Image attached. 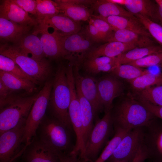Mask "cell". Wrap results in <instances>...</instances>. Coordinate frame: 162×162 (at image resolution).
Masks as SVG:
<instances>
[{"instance_id": "cell-1", "label": "cell", "mask_w": 162, "mask_h": 162, "mask_svg": "<svg viewBox=\"0 0 162 162\" xmlns=\"http://www.w3.org/2000/svg\"><path fill=\"white\" fill-rule=\"evenodd\" d=\"M111 113L114 128L128 131L147 126L156 118L134 98L123 100L112 109Z\"/></svg>"}, {"instance_id": "cell-2", "label": "cell", "mask_w": 162, "mask_h": 162, "mask_svg": "<svg viewBox=\"0 0 162 162\" xmlns=\"http://www.w3.org/2000/svg\"><path fill=\"white\" fill-rule=\"evenodd\" d=\"M66 68L61 64L57 69L52 80L47 108L51 116L62 122L72 131L73 129L68 112L70 92L66 74Z\"/></svg>"}, {"instance_id": "cell-3", "label": "cell", "mask_w": 162, "mask_h": 162, "mask_svg": "<svg viewBox=\"0 0 162 162\" xmlns=\"http://www.w3.org/2000/svg\"><path fill=\"white\" fill-rule=\"evenodd\" d=\"M71 131L61 121L45 115L37 130L35 137L58 153L68 152L74 147L71 144Z\"/></svg>"}, {"instance_id": "cell-4", "label": "cell", "mask_w": 162, "mask_h": 162, "mask_svg": "<svg viewBox=\"0 0 162 162\" xmlns=\"http://www.w3.org/2000/svg\"><path fill=\"white\" fill-rule=\"evenodd\" d=\"M0 49V54L11 59L26 74L40 83L47 81L51 75L52 66L45 58L36 59L8 43L1 44Z\"/></svg>"}, {"instance_id": "cell-5", "label": "cell", "mask_w": 162, "mask_h": 162, "mask_svg": "<svg viewBox=\"0 0 162 162\" xmlns=\"http://www.w3.org/2000/svg\"><path fill=\"white\" fill-rule=\"evenodd\" d=\"M38 95H19L0 108V135L27 119Z\"/></svg>"}, {"instance_id": "cell-6", "label": "cell", "mask_w": 162, "mask_h": 162, "mask_svg": "<svg viewBox=\"0 0 162 162\" xmlns=\"http://www.w3.org/2000/svg\"><path fill=\"white\" fill-rule=\"evenodd\" d=\"M111 111L105 113L101 118L97 119L80 158L82 162H94L108 140L113 126Z\"/></svg>"}, {"instance_id": "cell-7", "label": "cell", "mask_w": 162, "mask_h": 162, "mask_svg": "<svg viewBox=\"0 0 162 162\" xmlns=\"http://www.w3.org/2000/svg\"><path fill=\"white\" fill-rule=\"evenodd\" d=\"M59 35L62 58L69 61L74 66H80L87 54L93 48L94 42L85 29L69 35Z\"/></svg>"}, {"instance_id": "cell-8", "label": "cell", "mask_w": 162, "mask_h": 162, "mask_svg": "<svg viewBox=\"0 0 162 162\" xmlns=\"http://www.w3.org/2000/svg\"><path fill=\"white\" fill-rule=\"evenodd\" d=\"M52 85V80H48L45 82L26 119L25 129L26 146L36 137L37 130L46 115Z\"/></svg>"}, {"instance_id": "cell-9", "label": "cell", "mask_w": 162, "mask_h": 162, "mask_svg": "<svg viewBox=\"0 0 162 162\" xmlns=\"http://www.w3.org/2000/svg\"><path fill=\"white\" fill-rule=\"evenodd\" d=\"M26 119L0 135V162H12L26 146L25 138Z\"/></svg>"}, {"instance_id": "cell-10", "label": "cell", "mask_w": 162, "mask_h": 162, "mask_svg": "<svg viewBox=\"0 0 162 162\" xmlns=\"http://www.w3.org/2000/svg\"><path fill=\"white\" fill-rule=\"evenodd\" d=\"M142 127L129 131L108 160L109 162L126 160L131 162L142 144Z\"/></svg>"}, {"instance_id": "cell-11", "label": "cell", "mask_w": 162, "mask_h": 162, "mask_svg": "<svg viewBox=\"0 0 162 162\" xmlns=\"http://www.w3.org/2000/svg\"><path fill=\"white\" fill-rule=\"evenodd\" d=\"M156 118L142 127V144L148 158L162 161V120L158 121Z\"/></svg>"}, {"instance_id": "cell-12", "label": "cell", "mask_w": 162, "mask_h": 162, "mask_svg": "<svg viewBox=\"0 0 162 162\" xmlns=\"http://www.w3.org/2000/svg\"><path fill=\"white\" fill-rule=\"evenodd\" d=\"M97 86L103 110L105 113L112 110L114 100L122 95L124 86L117 77L112 74L97 80Z\"/></svg>"}, {"instance_id": "cell-13", "label": "cell", "mask_w": 162, "mask_h": 162, "mask_svg": "<svg viewBox=\"0 0 162 162\" xmlns=\"http://www.w3.org/2000/svg\"><path fill=\"white\" fill-rule=\"evenodd\" d=\"M37 22V27L48 29L52 28L61 36L78 33L82 28L80 22L75 21L62 13L46 16Z\"/></svg>"}, {"instance_id": "cell-14", "label": "cell", "mask_w": 162, "mask_h": 162, "mask_svg": "<svg viewBox=\"0 0 162 162\" xmlns=\"http://www.w3.org/2000/svg\"><path fill=\"white\" fill-rule=\"evenodd\" d=\"M80 66H74L73 72L75 83L78 86L83 96L91 104L94 118L98 112L103 110L97 86V80L92 77L83 76L79 73Z\"/></svg>"}, {"instance_id": "cell-15", "label": "cell", "mask_w": 162, "mask_h": 162, "mask_svg": "<svg viewBox=\"0 0 162 162\" xmlns=\"http://www.w3.org/2000/svg\"><path fill=\"white\" fill-rule=\"evenodd\" d=\"M23 162H60L58 153L34 138L22 154Z\"/></svg>"}, {"instance_id": "cell-16", "label": "cell", "mask_w": 162, "mask_h": 162, "mask_svg": "<svg viewBox=\"0 0 162 162\" xmlns=\"http://www.w3.org/2000/svg\"><path fill=\"white\" fill-rule=\"evenodd\" d=\"M0 17L4 18L19 25L34 28L38 25L36 19L19 7L12 0L1 1Z\"/></svg>"}, {"instance_id": "cell-17", "label": "cell", "mask_w": 162, "mask_h": 162, "mask_svg": "<svg viewBox=\"0 0 162 162\" xmlns=\"http://www.w3.org/2000/svg\"><path fill=\"white\" fill-rule=\"evenodd\" d=\"M33 32L38 34H40V38L45 57L51 59L62 58L59 35L56 31L52 33L48 29L34 28Z\"/></svg>"}, {"instance_id": "cell-18", "label": "cell", "mask_w": 162, "mask_h": 162, "mask_svg": "<svg viewBox=\"0 0 162 162\" xmlns=\"http://www.w3.org/2000/svg\"><path fill=\"white\" fill-rule=\"evenodd\" d=\"M122 5L134 15H140L159 23L158 6L155 0H123Z\"/></svg>"}, {"instance_id": "cell-19", "label": "cell", "mask_w": 162, "mask_h": 162, "mask_svg": "<svg viewBox=\"0 0 162 162\" xmlns=\"http://www.w3.org/2000/svg\"><path fill=\"white\" fill-rule=\"evenodd\" d=\"M136 45L118 41H110L93 48L87 54L85 58L93 57L106 56L116 57L121 54L134 48Z\"/></svg>"}, {"instance_id": "cell-20", "label": "cell", "mask_w": 162, "mask_h": 162, "mask_svg": "<svg viewBox=\"0 0 162 162\" xmlns=\"http://www.w3.org/2000/svg\"><path fill=\"white\" fill-rule=\"evenodd\" d=\"M32 27L22 26L0 17L1 40L16 44L25 35L30 32Z\"/></svg>"}, {"instance_id": "cell-21", "label": "cell", "mask_w": 162, "mask_h": 162, "mask_svg": "<svg viewBox=\"0 0 162 162\" xmlns=\"http://www.w3.org/2000/svg\"><path fill=\"white\" fill-rule=\"evenodd\" d=\"M96 15L107 22L114 31L118 29H126L152 38L148 32L136 16L135 17H128L114 16L104 18Z\"/></svg>"}, {"instance_id": "cell-22", "label": "cell", "mask_w": 162, "mask_h": 162, "mask_svg": "<svg viewBox=\"0 0 162 162\" xmlns=\"http://www.w3.org/2000/svg\"><path fill=\"white\" fill-rule=\"evenodd\" d=\"M75 83L80 104L84 150L86 143L94 126L93 120L94 117L91 104L82 95L77 84Z\"/></svg>"}, {"instance_id": "cell-23", "label": "cell", "mask_w": 162, "mask_h": 162, "mask_svg": "<svg viewBox=\"0 0 162 162\" xmlns=\"http://www.w3.org/2000/svg\"><path fill=\"white\" fill-rule=\"evenodd\" d=\"M30 32L22 36L14 45L24 53L28 55L30 54L34 58L41 60L45 57L40 39L33 32Z\"/></svg>"}, {"instance_id": "cell-24", "label": "cell", "mask_w": 162, "mask_h": 162, "mask_svg": "<svg viewBox=\"0 0 162 162\" xmlns=\"http://www.w3.org/2000/svg\"><path fill=\"white\" fill-rule=\"evenodd\" d=\"M82 63L87 72L94 75L100 72L111 73L118 65L116 57L104 56L86 58Z\"/></svg>"}, {"instance_id": "cell-25", "label": "cell", "mask_w": 162, "mask_h": 162, "mask_svg": "<svg viewBox=\"0 0 162 162\" xmlns=\"http://www.w3.org/2000/svg\"><path fill=\"white\" fill-rule=\"evenodd\" d=\"M151 38L131 31L121 29L114 31L108 42L118 41L131 44L140 47L155 45Z\"/></svg>"}, {"instance_id": "cell-26", "label": "cell", "mask_w": 162, "mask_h": 162, "mask_svg": "<svg viewBox=\"0 0 162 162\" xmlns=\"http://www.w3.org/2000/svg\"><path fill=\"white\" fill-rule=\"evenodd\" d=\"M0 81L13 92L23 90L30 94L37 89V85L32 82L1 70Z\"/></svg>"}, {"instance_id": "cell-27", "label": "cell", "mask_w": 162, "mask_h": 162, "mask_svg": "<svg viewBox=\"0 0 162 162\" xmlns=\"http://www.w3.org/2000/svg\"><path fill=\"white\" fill-rule=\"evenodd\" d=\"M91 7L93 10L98 14L97 15L101 17L105 18L114 16L135 17V16L127 9L109 0H95Z\"/></svg>"}, {"instance_id": "cell-28", "label": "cell", "mask_w": 162, "mask_h": 162, "mask_svg": "<svg viewBox=\"0 0 162 162\" xmlns=\"http://www.w3.org/2000/svg\"><path fill=\"white\" fill-rule=\"evenodd\" d=\"M55 1L62 13L75 21H88L91 17L92 14L86 6L71 3L66 0Z\"/></svg>"}, {"instance_id": "cell-29", "label": "cell", "mask_w": 162, "mask_h": 162, "mask_svg": "<svg viewBox=\"0 0 162 162\" xmlns=\"http://www.w3.org/2000/svg\"><path fill=\"white\" fill-rule=\"evenodd\" d=\"M162 52V47L154 45L137 47L123 53L116 57L118 64H128L153 54Z\"/></svg>"}, {"instance_id": "cell-30", "label": "cell", "mask_w": 162, "mask_h": 162, "mask_svg": "<svg viewBox=\"0 0 162 162\" xmlns=\"http://www.w3.org/2000/svg\"><path fill=\"white\" fill-rule=\"evenodd\" d=\"M128 82L132 88L139 92L151 87L162 85V74L150 72Z\"/></svg>"}, {"instance_id": "cell-31", "label": "cell", "mask_w": 162, "mask_h": 162, "mask_svg": "<svg viewBox=\"0 0 162 162\" xmlns=\"http://www.w3.org/2000/svg\"><path fill=\"white\" fill-rule=\"evenodd\" d=\"M150 72L129 64H118L111 72L117 77L125 79L128 81L133 80Z\"/></svg>"}, {"instance_id": "cell-32", "label": "cell", "mask_w": 162, "mask_h": 162, "mask_svg": "<svg viewBox=\"0 0 162 162\" xmlns=\"http://www.w3.org/2000/svg\"><path fill=\"white\" fill-rule=\"evenodd\" d=\"M114 129L115 133L114 136L94 162H104L108 160L112 154L122 138L129 131L118 128H115Z\"/></svg>"}, {"instance_id": "cell-33", "label": "cell", "mask_w": 162, "mask_h": 162, "mask_svg": "<svg viewBox=\"0 0 162 162\" xmlns=\"http://www.w3.org/2000/svg\"><path fill=\"white\" fill-rule=\"evenodd\" d=\"M0 69L21 78L29 80L36 85L40 83L26 74L10 58L0 54Z\"/></svg>"}, {"instance_id": "cell-34", "label": "cell", "mask_w": 162, "mask_h": 162, "mask_svg": "<svg viewBox=\"0 0 162 162\" xmlns=\"http://www.w3.org/2000/svg\"><path fill=\"white\" fill-rule=\"evenodd\" d=\"M37 21L47 15L62 13L57 3L55 0H36Z\"/></svg>"}, {"instance_id": "cell-35", "label": "cell", "mask_w": 162, "mask_h": 162, "mask_svg": "<svg viewBox=\"0 0 162 162\" xmlns=\"http://www.w3.org/2000/svg\"><path fill=\"white\" fill-rule=\"evenodd\" d=\"M134 16L148 32L152 37L162 47V26L141 15Z\"/></svg>"}, {"instance_id": "cell-36", "label": "cell", "mask_w": 162, "mask_h": 162, "mask_svg": "<svg viewBox=\"0 0 162 162\" xmlns=\"http://www.w3.org/2000/svg\"><path fill=\"white\" fill-rule=\"evenodd\" d=\"M139 92V97L153 104L162 106V85L151 87Z\"/></svg>"}, {"instance_id": "cell-37", "label": "cell", "mask_w": 162, "mask_h": 162, "mask_svg": "<svg viewBox=\"0 0 162 162\" xmlns=\"http://www.w3.org/2000/svg\"><path fill=\"white\" fill-rule=\"evenodd\" d=\"M88 22L98 29L104 42H108L114 31L111 26L106 21L96 15L92 14Z\"/></svg>"}, {"instance_id": "cell-38", "label": "cell", "mask_w": 162, "mask_h": 162, "mask_svg": "<svg viewBox=\"0 0 162 162\" xmlns=\"http://www.w3.org/2000/svg\"><path fill=\"white\" fill-rule=\"evenodd\" d=\"M162 63V52L146 56L128 64L140 68L159 66Z\"/></svg>"}, {"instance_id": "cell-39", "label": "cell", "mask_w": 162, "mask_h": 162, "mask_svg": "<svg viewBox=\"0 0 162 162\" xmlns=\"http://www.w3.org/2000/svg\"><path fill=\"white\" fill-rule=\"evenodd\" d=\"M13 92L0 81V107L2 108L19 95H15Z\"/></svg>"}, {"instance_id": "cell-40", "label": "cell", "mask_w": 162, "mask_h": 162, "mask_svg": "<svg viewBox=\"0 0 162 162\" xmlns=\"http://www.w3.org/2000/svg\"><path fill=\"white\" fill-rule=\"evenodd\" d=\"M12 1L26 12L36 16L37 13L36 0H12Z\"/></svg>"}, {"instance_id": "cell-41", "label": "cell", "mask_w": 162, "mask_h": 162, "mask_svg": "<svg viewBox=\"0 0 162 162\" xmlns=\"http://www.w3.org/2000/svg\"><path fill=\"white\" fill-rule=\"evenodd\" d=\"M85 30L90 38L94 42L104 41L100 33L92 24L88 22Z\"/></svg>"}, {"instance_id": "cell-42", "label": "cell", "mask_w": 162, "mask_h": 162, "mask_svg": "<svg viewBox=\"0 0 162 162\" xmlns=\"http://www.w3.org/2000/svg\"><path fill=\"white\" fill-rule=\"evenodd\" d=\"M78 155L72 151L58 153L60 162H80L78 158Z\"/></svg>"}, {"instance_id": "cell-43", "label": "cell", "mask_w": 162, "mask_h": 162, "mask_svg": "<svg viewBox=\"0 0 162 162\" xmlns=\"http://www.w3.org/2000/svg\"><path fill=\"white\" fill-rule=\"evenodd\" d=\"M147 159V152L142 144L131 162H144Z\"/></svg>"}, {"instance_id": "cell-44", "label": "cell", "mask_w": 162, "mask_h": 162, "mask_svg": "<svg viewBox=\"0 0 162 162\" xmlns=\"http://www.w3.org/2000/svg\"><path fill=\"white\" fill-rule=\"evenodd\" d=\"M150 110L155 117L162 120V106L152 105L150 107Z\"/></svg>"}, {"instance_id": "cell-45", "label": "cell", "mask_w": 162, "mask_h": 162, "mask_svg": "<svg viewBox=\"0 0 162 162\" xmlns=\"http://www.w3.org/2000/svg\"><path fill=\"white\" fill-rule=\"evenodd\" d=\"M69 3L75 4L85 6H91L94 2L95 0H66Z\"/></svg>"}, {"instance_id": "cell-46", "label": "cell", "mask_w": 162, "mask_h": 162, "mask_svg": "<svg viewBox=\"0 0 162 162\" xmlns=\"http://www.w3.org/2000/svg\"><path fill=\"white\" fill-rule=\"evenodd\" d=\"M158 6L159 24L162 26V0H155Z\"/></svg>"}, {"instance_id": "cell-47", "label": "cell", "mask_w": 162, "mask_h": 162, "mask_svg": "<svg viewBox=\"0 0 162 162\" xmlns=\"http://www.w3.org/2000/svg\"><path fill=\"white\" fill-rule=\"evenodd\" d=\"M112 162H128L126 160H124L116 161H115Z\"/></svg>"}, {"instance_id": "cell-48", "label": "cell", "mask_w": 162, "mask_h": 162, "mask_svg": "<svg viewBox=\"0 0 162 162\" xmlns=\"http://www.w3.org/2000/svg\"><path fill=\"white\" fill-rule=\"evenodd\" d=\"M151 162H162V161L157 160H152V161Z\"/></svg>"}, {"instance_id": "cell-49", "label": "cell", "mask_w": 162, "mask_h": 162, "mask_svg": "<svg viewBox=\"0 0 162 162\" xmlns=\"http://www.w3.org/2000/svg\"><path fill=\"white\" fill-rule=\"evenodd\" d=\"M159 66L162 68V63Z\"/></svg>"}, {"instance_id": "cell-50", "label": "cell", "mask_w": 162, "mask_h": 162, "mask_svg": "<svg viewBox=\"0 0 162 162\" xmlns=\"http://www.w3.org/2000/svg\"></svg>"}]
</instances>
